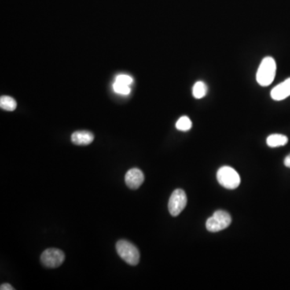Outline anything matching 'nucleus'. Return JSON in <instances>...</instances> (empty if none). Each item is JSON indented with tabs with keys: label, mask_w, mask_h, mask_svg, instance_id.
I'll return each instance as SVG.
<instances>
[{
	"label": "nucleus",
	"mask_w": 290,
	"mask_h": 290,
	"mask_svg": "<svg viewBox=\"0 0 290 290\" xmlns=\"http://www.w3.org/2000/svg\"><path fill=\"white\" fill-rule=\"evenodd\" d=\"M0 107L8 111H13L17 107L16 100L10 96H2L0 99Z\"/></svg>",
	"instance_id": "11"
},
{
	"label": "nucleus",
	"mask_w": 290,
	"mask_h": 290,
	"mask_svg": "<svg viewBox=\"0 0 290 290\" xmlns=\"http://www.w3.org/2000/svg\"><path fill=\"white\" fill-rule=\"evenodd\" d=\"M276 72H277L276 60L273 57H265L257 70V82L262 86H269L274 80Z\"/></svg>",
	"instance_id": "1"
},
{
	"label": "nucleus",
	"mask_w": 290,
	"mask_h": 290,
	"mask_svg": "<svg viewBox=\"0 0 290 290\" xmlns=\"http://www.w3.org/2000/svg\"><path fill=\"white\" fill-rule=\"evenodd\" d=\"M113 89L116 93H120V94H129L131 91L128 86L117 82L113 84Z\"/></svg>",
	"instance_id": "14"
},
{
	"label": "nucleus",
	"mask_w": 290,
	"mask_h": 290,
	"mask_svg": "<svg viewBox=\"0 0 290 290\" xmlns=\"http://www.w3.org/2000/svg\"><path fill=\"white\" fill-rule=\"evenodd\" d=\"M290 96V78L277 85L271 91V97L276 101H281Z\"/></svg>",
	"instance_id": "8"
},
{
	"label": "nucleus",
	"mask_w": 290,
	"mask_h": 290,
	"mask_svg": "<svg viewBox=\"0 0 290 290\" xmlns=\"http://www.w3.org/2000/svg\"><path fill=\"white\" fill-rule=\"evenodd\" d=\"M65 258V253L61 250L57 248H48L41 254V261L45 267L54 269L62 265Z\"/></svg>",
	"instance_id": "6"
},
{
	"label": "nucleus",
	"mask_w": 290,
	"mask_h": 290,
	"mask_svg": "<svg viewBox=\"0 0 290 290\" xmlns=\"http://www.w3.org/2000/svg\"><path fill=\"white\" fill-rule=\"evenodd\" d=\"M207 93V86L204 82L202 81L196 82L193 87V95L195 99L200 100L202 98L205 97Z\"/></svg>",
	"instance_id": "12"
},
{
	"label": "nucleus",
	"mask_w": 290,
	"mask_h": 290,
	"mask_svg": "<svg viewBox=\"0 0 290 290\" xmlns=\"http://www.w3.org/2000/svg\"><path fill=\"white\" fill-rule=\"evenodd\" d=\"M144 181V175L141 170L134 168L128 170L125 175V182L131 189H137L142 185Z\"/></svg>",
	"instance_id": "7"
},
{
	"label": "nucleus",
	"mask_w": 290,
	"mask_h": 290,
	"mask_svg": "<svg viewBox=\"0 0 290 290\" xmlns=\"http://www.w3.org/2000/svg\"><path fill=\"white\" fill-rule=\"evenodd\" d=\"M218 183L228 189H235L240 184V177L233 168L229 166L221 167L217 172Z\"/></svg>",
	"instance_id": "3"
},
{
	"label": "nucleus",
	"mask_w": 290,
	"mask_h": 290,
	"mask_svg": "<svg viewBox=\"0 0 290 290\" xmlns=\"http://www.w3.org/2000/svg\"><path fill=\"white\" fill-rule=\"evenodd\" d=\"M232 223L230 214L225 210H217L207 219L206 228L210 232H218L226 229Z\"/></svg>",
	"instance_id": "4"
},
{
	"label": "nucleus",
	"mask_w": 290,
	"mask_h": 290,
	"mask_svg": "<svg viewBox=\"0 0 290 290\" xmlns=\"http://www.w3.org/2000/svg\"><path fill=\"white\" fill-rule=\"evenodd\" d=\"M117 253L119 256L130 265H138L140 262V251L134 244L127 240H122L117 242Z\"/></svg>",
	"instance_id": "2"
},
{
	"label": "nucleus",
	"mask_w": 290,
	"mask_h": 290,
	"mask_svg": "<svg viewBox=\"0 0 290 290\" xmlns=\"http://www.w3.org/2000/svg\"><path fill=\"white\" fill-rule=\"evenodd\" d=\"M284 166H286L287 168H289L290 169V154L285 157L284 160Z\"/></svg>",
	"instance_id": "17"
},
{
	"label": "nucleus",
	"mask_w": 290,
	"mask_h": 290,
	"mask_svg": "<svg viewBox=\"0 0 290 290\" xmlns=\"http://www.w3.org/2000/svg\"><path fill=\"white\" fill-rule=\"evenodd\" d=\"M176 127L179 131L186 132V131H189V129L192 127V122H191L189 117H181V118L177 120V123H176Z\"/></svg>",
	"instance_id": "13"
},
{
	"label": "nucleus",
	"mask_w": 290,
	"mask_h": 290,
	"mask_svg": "<svg viewBox=\"0 0 290 290\" xmlns=\"http://www.w3.org/2000/svg\"><path fill=\"white\" fill-rule=\"evenodd\" d=\"M93 133L88 131H78L73 133L71 136V140L76 145H88L93 142Z\"/></svg>",
	"instance_id": "9"
},
{
	"label": "nucleus",
	"mask_w": 290,
	"mask_h": 290,
	"mask_svg": "<svg viewBox=\"0 0 290 290\" xmlns=\"http://www.w3.org/2000/svg\"><path fill=\"white\" fill-rule=\"evenodd\" d=\"M0 289L1 290H13V287L10 284H8V283H5V284H1V287H0Z\"/></svg>",
	"instance_id": "16"
},
{
	"label": "nucleus",
	"mask_w": 290,
	"mask_h": 290,
	"mask_svg": "<svg viewBox=\"0 0 290 290\" xmlns=\"http://www.w3.org/2000/svg\"><path fill=\"white\" fill-rule=\"evenodd\" d=\"M187 197L185 191L181 189H175L169 201V211L172 216H178L186 207Z\"/></svg>",
	"instance_id": "5"
},
{
	"label": "nucleus",
	"mask_w": 290,
	"mask_h": 290,
	"mask_svg": "<svg viewBox=\"0 0 290 290\" xmlns=\"http://www.w3.org/2000/svg\"><path fill=\"white\" fill-rule=\"evenodd\" d=\"M288 141V137L281 134L270 135L267 138V144L271 148L284 146Z\"/></svg>",
	"instance_id": "10"
},
{
	"label": "nucleus",
	"mask_w": 290,
	"mask_h": 290,
	"mask_svg": "<svg viewBox=\"0 0 290 290\" xmlns=\"http://www.w3.org/2000/svg\"><path fill=\"white\" fill-rule=\"evenodd\" d=\"M115 82L129 86L130 84L133 83V79L132 77L128 76V75H126V74H120V75H118V76L116 77V78H115Z\"/></svg>",
	"instance_id": "15"
}]
</instances>
